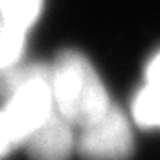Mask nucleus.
Masks as SVG:
<instances>
[{
  "mask_svg": "<svg viewBox=\"0 0 160 160\" xmlns=\"http://www.w3.org/2000/svg\"><path fill=\"white\" fill-rule=\"evenodd\" d=\"M43 9V0H0V23L30 30Z\"/></svg>",
  "mask_w": 160,
  "mask_h": 160,
  "instance_id": "obj_6",
  "label": "nucleus"
},
{
  "mask_svg": "<svg viewBox=\"0 0 160 160\" xmlns=\"http://www.w3.org/2000/svg\"><path fill=\"white\" fill-rule=\"evenodd\" d=\"M148 80H160V53L151 59V62L148 64V71H146Z\"/></svg>",
  "mask_w": 160,
  "mask_h": 160,
  "instance_id": "obj_8",
  "label": "nucleus"
},
{
  "mask_svg": "<svg viewBox=\"0 0 160 160\" xmlns=\"http://www.w3.org/2000/svg\"><path fill=\"white\" fill-rule=\"evenodd\" d=\"M77 148L87 160H126L133 149L126 116L112 105L100 119L80 128Z\"/></svg>",
  "mask_w": 160,
  "mask_h": 160,
  "instance_id": "obj_3",
  "label": "nucleus"
},
{
  "mask_svg": "<svg viewBox=\"0 0 160 160\" xmlns=\"http://www.w3.org/2000/svg\"><path fill=\"white\" fill-rule=\"evenodd\" d=\"M7 102L0 109V160L25 146L38 126L55 110L50 68L36 64L6 71Z\"/></svg>",
  "mask_w": 160,
  "mask_h": 160,
  "instance_id": "obj_1",
  "label": "nucleus"
},
{
  "mask_svg": "<svg viewBox=\"0 0 160 160\" xmlns=\"http://www.w3.org/2000/svg\"><path fill=\"white\" fill-rule=\"evenodd\" d=\"M53 103L75 128L100 119L112 107L92 64L80 52H62L50 68Z\"/></svg>",
  "mask_w": 160,
  "mask_h": 160,
  "instance_id": "obj_2",
  "label": "nucleus"
},
{
  "mask_svg": "<svg viewBox=\"0 0 160 160\" xmlns=\"http://www.w3.org/2000/svg\"><path fill=\"white\" fill-rule=\"evenodd\" d=\"M73 128L55 109L25 142L29 157L32 160H68L77 148Z\"/></svg>",
  "mask_w": 160,
  "mask_h": 160,
  "instance_id": "obj_4",
  "label": "nucleus"
},
{
  "mask_svg": "<svg viewBox=\"0 0 160 160\" xmlns=\"http://www.w3.org/2000/svg\"><path fill=\"white\" fill-rule=\"evenodd\" d=\"M27 34L29 30L25 29L0 23V71L2 73L16 68L18 61L25 50Z\"/></svg>",
  "mask_w": 160,
  "mask_h": 160,
  "instance_id": "obj_7",
  "label": "nucleus"
},
{
  "mask_svg": "<svg viewBox=\"0 0 160 160\" xmlns=\"http://www.w3.org/2000/svg\"><path fill=\"white\" fill-rule=\"evenodd\" d=\"M133 119L144 128L160 126V80H148L133 100Z\"/></svg>",
  "mask_w": 160,
  "mask_h": 160,
  "instance_id": "obj_5",
  "label": "nucleus"
}]
</instances>
